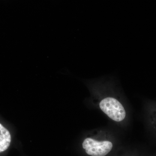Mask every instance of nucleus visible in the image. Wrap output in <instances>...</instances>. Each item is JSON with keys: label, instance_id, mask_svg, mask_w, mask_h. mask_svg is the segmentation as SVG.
<instances>
[{"label": "nucleus", "instance_id": "3", "mask_svg": "<svg viewBox=\"0 0 156 156\" xmlns=\"http://www.w3.org/2000/svg\"><path fill=\"white\" fill-rule=\"evenodd\" d=\"M11 142V135L9 131L0 124V152L8 149Z\"/></svg>", "mask_w": 156, "mask_h": 156}, {"label": "nucleus", "instance_id": "1", "mask_svg": "<svg viewBox=\"0 0 156 156\" xmlns=\"http://www.w3.org/2000/svg\"><path fill=\"white\" fill-rule=\"evenodd\" d=\"M101 109L112 120L115 122L123 121L126 116L124 107L119 101L112 97H107L99 104Z\"/></svg>", "mask_w": 156, "mask_h": 156}, {"label": "nucleus", "instance_id": "2", "mask_svg": "<svg viewBox=\"0 0 156 156\" xmlns=\"http://www.w3.org/2000/svg\"><path fill=\"white\" fill-rule=\"evenodd\" d=\"M83 147L86 153L92 156H105L112 150L113 144L107 140L97 141L92 138L84 140Z\"/></svg>", "mask_w": 156, "mask_h": 156}]
</instances>
